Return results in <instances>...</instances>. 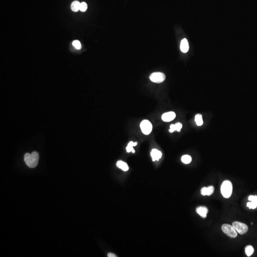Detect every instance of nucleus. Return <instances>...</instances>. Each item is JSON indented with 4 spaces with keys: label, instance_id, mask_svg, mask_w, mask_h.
Returning <instances> with one entry per match:
<instances>
[{
    "label": "nucleus",
    "instance_id": "obj_10",
    "mask_svg": "<svg viewBox=\"0 0 257 257\" xmlns=\"http://www.w3.org/2000/svg\"><path fill=\"white\" fill-rule=\"evenodd\" d=\"M181 51L183 53H187L189 50V44L186 39H183L181 41L180 45Z\"/></svg>",
    "mask_w": 257,
    "mask_h": 257
},
{
    "label": "nucleus",
    "instance_id": "obj_21",
    "mask_svg": "<svg viewBox=\"0 0 257 257\" xmlns=\"http://www.w3.org/2000/svg\"><path fill=\"white\" fill-rule=\"evenodd\" d=\"M73 45L76 49H80L81 48V44L80 41L78 40H75L73 42Z\"/></svg>",
    "mask_w": 257,
    "mask_h": 257
},
{
    "label": "nucleus",
    "instance_id": "obj_14",
    "mask_svg": "<svg viewBox=\"0 0 257 257\" xmlns=\"http://www.w3.org/2000/svg\"><path fill=\"white\" fill-rule=\"evenodd\" d=\"M80 4L81 3L77 1H73L71 6V10L74 12H77L80 10Z\"/></svg>",
    "mask_w": 257,
    "mask_h": 257
},
{
    "label": "nucleus",
    "instance_id": "obj_9",
    "mask_svg": "<svg viewBox=\"0 0 257 257\" xmlns=\"http://www.w3.org/2000/svg\"><path fill=\"white\" fill-rule=\"evenodd\" d=\"M151 155L152 157V161H159L162 157V153L158 150L154 149L151 152Z\"/></svg>",
    "mask_w": 257,
    "mask_h": 257
},
{
    "label": "nucleus",
    "instance_id": "obj_23",
    "mask_svg": "<svg viewBox=\"0 0 257 257\" xmlns=\"http://www.w3.org/2000/svg\"><path fill=\"white\" fill-rule=\"evenodd\" d=\"M108 257H116V256L112 253H108Z\"/></svg>",
    "mask_w": 257,
    "mask_h": 257
},
{
    "label": "nucleus",
    "instance_id": "obj_22",
    "mask_svg": "<svg viewBox=\"0 0 257 257\" xmlns=\"http://www.w3.org/2000/svg\"><path fill=\"white\" fill-rule=\"evenodd\" d=\"M248 200L250 202H257V196H253V195L250 196Z\"/></svg>",
    "mask_w": 257,
    "mask_h": 257
},
{
    "label": "nucleus",
    "instance_id": "obj_1",
    "mask_svg": "<svg viewBox=\"0 0 257 257\" xmlns=\"http://www.w3.org/2000/svg\"><path fill=\"white\" fill-rule=\"evenodd\" d=\"M39 156L38 152H33L31 154L26 153L24 155V160L27 166L30 168H34L38 164Z\"/></svg>",
    "mask_w": 257,
    "mask_h": 257
},
{
    "label": "nucleus",
    "instance_id": "obj_16",
    "mask_svg": "<svg viewBox=\"0 0 257 257\" xmlns=\"http://www.w3.org/2000/svg\"><path fill=\"white\" fill-rule=\"evenodd\" d=\"M195 121L196 122V124L198 126H202L203 123V119H202V116L200 114H198L195 117Z\"/></svg>",
    "mask_w": 257,
    "mask_h": 257
},
{
    "label": "nucleus",
    "instance_id": "obj_8",
    "mask_svg": "<svg viewBox=\"0 0 257 257\" xmlns=\"http://www.w3.org/2000/svg\"><path fill=\"white\" fill-rule=\"evenodd\" d=\"M214 191V188L212 186H209L208 187H203L201 190V194L203 196H210L213 194Z\"/></svg>",
    "mask_w": 257,
    "mask_h": 257
},
{
    "label": "nucleus",
    "instance_id": "obj_11",
    "mask_svg": "<svg viewBox=\"0 0 257 257\" xmlns=\"http://www.w3.org/2000/svg\"><path fill=\"white\" fill-rule=\"evenodd\" d=\"M196 212L201 217L205 218L207 217V214L208 212V210L206 207L200 206L196 209Z\"/></svg>",
    "mask_w": 257,
    "mask_h": 257
},
{
    "label": "nucleus",
    "instance_id": "obj_6",
    "mask_svg": "<svg viewBox=\"0 0 257 257\" xmlns=\"http://www.w3.org/2000/svg\"><path fill=\"white\" fill-rule=\"evenodd\" d=\"M166 77L165 74L160 72H155L152 73L150 76V79L151 81L155 83H162L165 80Z\"/></svg>",
    "mask_w": 257,
    "mask_h": 257
},
{
    "label": "nucleus",
    "instance_id": "obj_18",
    "mask_svg": "<svg viewBox=\"0 0 257 257\" xmlns=\"http://www.w3.org/2000/svg\"><path fill=\"white\" fill-rule=\"evenodd\" d=\"M181 160H182V162L184 164H189L192 162V157L190 155H185L182 157Z\"/></svg>",
    "mask_w": 257,
    "mask_h": 257
},
{
    "label": "nucleus",
    "instance_id": "obj_3",
    "mask_svg": "<svg viewBox=\"0 0 257 257\" xmlns=\"http://www.w3.org/2000/svg\"><path fill=\"white\" fill-rule=\"evenodd\" d=\"M222 230L227 236L232 238H235L237 236V232L232 225L228 224L222 225Z\"/></svg>",
    "mask_w": 257,
    "mask_h": 257
},
{
    "label": "nucleus",
    "instance_id": "obj_15",
    "mask_svg": "<svg viewBox=\"0 0 257 257\" xmlns=\"http://www.w3.org/2000/svg\"><path fill=\"white\" fill-rule=\"evenodd\" d=\"M137 144H138V142H134L132 141L130 142L128 144V145H127V146L126 147L127 152H132V153H134L135 151H134L133 147L136 146L137 145Z\"/></svg>",
    "mask_w": 257,
    "mask_h": 257
},
{
    "label": "nucleus",
    "instance_id": "obj_4",
    "mask_svg": "<svg viewBox=\"0 0 257 257\" xmlns=\"http://www.w3.org/2000/svg\"><path fill=\"white\" fill-rule=\"evenodd\" d=\"M140 128L142 133L145 135L151 134L152 130V124L148 120H144L140 124Z\"/></svg>",
    "mask_w": 257,
    "mask_h": 257
},
{
    "label": "nucleus",
    "instance_id": "obj_13",
    "mask_svg": "<svg viewBox=\"0 0 257 257\" xmlns=\"http://www.w3.org/2000/svg\"><path fill=\"white\" fill-rule=\"evenodd\" d=\"M116 165L118 168L121 169L124 172H127L129 169L127 164L121 161H118V162H117Z\"/></svg>",
    "mask_w": 257,
    "mask_h": 257
},
{
    "label": "nucleus",
    "instance_id": "obj_19",
    "mask_svg": "<svg viewBox=\"0 0 257 257\" xmlns=\"http://www.w3.org/2000/svg\"><path fill=\"white\" fill-rule=\"evenodd\" d=\"M88 8L87 4L85 2H82L80 4V10L82 12H84L86 11Z\"/></svg>",
    "mask_w": 257,
    "mask_h": 257
},
{
    "label": "nucleus",
    "instance_id": "obj_2",
    "mask_svg": "<svg viewBox=\"0 0 257 257\" xmlns=\"http://www.w3.org/2000/svg\"><path fill=\"white\" fill-rule=\"evenodd\" d=\"M221 193L222 196L225 198L230 197L232 193V185L229 180H225L223 182L221 187Z\"/></svg>",
    "mask_w": 257,
    "mask_h": 257
},
{
    "label": "nucleus",
    "instance_id": "obj_20",
    "mask_svg": "<svg viewBox=\"0 0 257 257\" xmlns=\"http://www.w3.org/2000/svg\"><path fill=\"white\" fill-rule=\"evenodd\" d=\"M247 206L250 209H256L257 207V202H249L247 204Z\"/></svg>",
    "mask_w": 257,
    "mask_h": 257
},
{
    "label": "nucleus",
    "instance_id": "obj_7",
    "mask_svg": "<svg viewBox=\"0 0 257 257\" xmlns=\"http://www.w3.org/2000/svg\"><path fill=\"white\" fill-rule=\"evenodd\" d=\"M176 117V114L173 111L166 112L162 115V119L165 122H170L174 119Z\"/></svg>",
    "mask_w": 257,
    "mask_h": 257
},
{
    "label": "nucleus",
    "instance_id": "obj_12",
    "mask_svg": "<svg viewBox=\"0 0 257 257\" xmlns=\"http://www.w3.org/2000/svg\"><path fill=\"white\" fill-rule=\"evenodd\" d=\"M182 124L180 122H178L175 124H172L170 126L169 132L172 133L175 131L180 132L182 129Z\"/></svg>",
    "mask_w": 257,
    "mask_h": 257
},
{
    "label": "nucleus",
    "instance_id": "obj_17",
    "mask_svg": "<svg viewBox=\"0 0 257 257\" xmlns=\"http://www.w3.org/2000/svg\"><path fill=\"white\" fill-rule=\"evenodd\" d=\"M254 248L250 245L247 246L245 248V253L248 257H250L254 253Z\"/></svg>",
    "mask_w": 257,
    "mask_h": 257
},
{
    "label": "nucleus",
    "instance_id": "obj_5",
    "mask_svg": "<svg viewBox=\"0 0 257 257\" xmlns=\"http://www.w3.org/2000/svg\"><path fill=\"white\" fill-rule=\"evenodd\" d=\"M232 226L234 228L237 232L240 235L244 234L248 230L247 225L240 222H234L232 223Z\"/></svg>",
    "mask_w": 257,
    "mask_h": 257
}]
</instances>
